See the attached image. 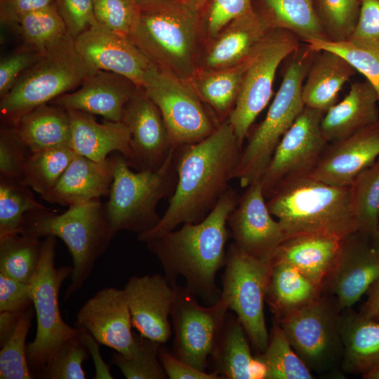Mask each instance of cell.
<instances>
[{
  "label": "cell",
  "instance_id": "23",
  "mask_svg": "<svg viewBox=\"0 0 379 379\" xmlns=\"http://www.w3.org/2000/svg\"><path fill=\"white\" fill-rule=\"evenodd\" d=\"M138 87L123 75L98 70L88 74L80 88L65 93L49 103L66 110L82 111L109 121H120L125 105Z\"/></svg>",
  "mask_w": 379,
  "mask_h": 379
},
{
  "label": "cell",
  "instance_id": "56",
  "mask_svg": "<svg viewBox=\"0 0 379 379\" xmlns=\"http://www.w3.org/2000/svg\"><path fill=\"white\" fill-rule=\"evenodd\" d=\"M366 294V300L361 305L359 312L379 321V278L369 287Z\"/></svg>",
  "mask_w": 379,
  "mask_h": 379
},
{
  "label": "cell",
  "instance_id": "52",
  "mask_svg": "<svg viewBox=\"0 0 379 379\" xmlns=\"http://www.w3.org/2000/svg\"><path fill=\"white\" fill-rule=\"evenodd\" d=\"M348 41L379 47V0H363L357 25Z\"/></svg>",
  "mask_w": 379,
  "mask_h": 379
},
{
  "label": "cell",
  "instance_id": "18",
  "mask_svg": "<svg viewBox=\"0 0 379 379\" xmlns=\"http://www.w3.org/2000/svg\"><path fill=\"white\" fill-rule=\"evenodd\" d=\"M378 278L379 248L371 235L356 232L344 238L324 291L333 295L343 310L356 304Z\"/></svg>",
  "mask_w": 379,
  "mask_h": 379
},
{
  "label": "cell",
  "instance_id": "37",
  "mask_svg": "<svg viewBox=\"0 0 379 379\" xmlns=\"http://www.w3.org/2000/svg\"><path fill=\"white\" fill-rule=\"evenodd\" d=\"M40 238L15 233L0 239V273L29 283L39 262Z\"/></svg>",
  "mask_w": 379,
  "mask_h": 379
},
{
  "label": "cell",
  "instance_id": "4",
  "mask_svg": "<svg viewBox=\"0 0 379 379\" xmlns=\"http://www.w3.org/2000/svg\"><path fill=\"white\" fill-rule=\"evenodd\" d=\"M266 201L285 239L307 233L344 239L357 232L350 186L331 185L308 175L279 185Z\"/></svg>",
  "mask_w": 379,
  "mask_h": 379
},
{
  "label": "cell",
  "instance_id": "1",
  "mask_svg": "<svg viewBox=\"0 0 379 379\" xmlns=\"http://www.w3.org/2000/svg\"><path fill=\"white\" fill-rule=\"evenodd\" d=\"M242 149L227 119L205 139L175 147L178 182L168 206L157 225L138 234V240L146 243L181 223L203 220L229 189Z\"/></svg>",
  "mask_w": 379,
  "mask_h": 379
},
{
  "label": "cell",
  "instance_id": "22",
  "mask_svg": "<svg viewBox=\"0 0 379 379\" xmlns=\"http://www.w3.org/2000/svg\"><path fill=\"white\" fill-rule=\"evenodd\" d=\"M378 157L379 121L329 142L309 176L331 185L349 187Z\"/></svg>",
  "mask_w": 379,
  "mask_h": 379
},
{
  "label": "cell",
  "instance_id": "34",
  "mask_svg": "<svg viewBox=\"0 0 379 379\" xmlns=\"http://www.w3.org/2000/svg\"><path fill=\"white\" fill-rule=\"evenodd\" d=\"M253 9L270 29H286L301 41L327 40L313 0H252Z\"/></svg>",
  "mask_w": 379,
  "mask_h": 379
},
{
  "label": "cell",
  "instance_id": "50",
  "mask_svg": "<svg viewBox=\"0 0 379 379\" xmlns=\"http://www.w3.org/2000/svg\"><path fill=\"white\" fill-rule=\"evenodd\" d=\"M41 52L23 44L0 61V98L7 94L17 79L41 57Z\"/></svg>",
  "mask_w": 379,
  "mask_h": 379
},
{
  "label": "cell",
  "instance_id": "31",
  "mask_svg": "<svg viewBox=\"0 0 379 379\" xmlns=\"http://www.w3.org/2000/svg\"><path fill=\"white\" fill-rule=\"evenodd\" d=\"M357 72L339 54L328 50L317 51L302 86L305 107L326 112L337 103L340 91Z\"/></svg>",
  "mask_w": 379,
  "mask_h": 379
},
{
  "label": "cell",
  "instance_id": "21",
  "mask_svg": "<svg viewBox=\"0 0 379 379\" xmlns=\"http://www.w3.org/2000/svg\"><path fill=\"white\" fill-rule=\"evenodd\" d=\"M176 285L159 274L129 278L124 289L133 327L141 335L162 344L169 340L168 317L176 298Z\"/></svg>",
  "mask_w": 379,
  "mask_h": 379
},
{
  "label": "cell",
  "instance_id": "33",
  "mask_svg": "<svg viewBox=\"0 0 379 379\" xmlns=\"http://www.w3.org/2000/svg\"><path fill=\"white\" fill-rule=\"evenodd\" d=\"M12 126L32 152L70 147L71 126L67 111L51 103L27 112Z\"/></svg>",
  "mask_w": 379,
  "mask_h": 379
},
{
  "label": "cell",
  "instance_id": "2",
  "mask_svg": "<svg viewBox=\"0 0 379 379\" xmlns=\"http://www.w3.org/2000/svg\"><path fill=\"white\" fill-rule=\"evenodd\" d=\"M240 196L229 188L214 208L198 223H184L146 242L147 249L159 260L171 284L182 277L185 288L197 298L211 305L221 298L215 276L225 267V246L231 237L227 218L237 206Z\"/></svg>",
  "mask_w": 379,
  "mask_h": 379
},
{
  "label": "cell",
  "instance_id": "39",
  "mask_svg": "<svg viewBox=\"0 0 379 379\" xmlns=\"http://www.w3.org/2000/svg\"><path fill=\"white\" fill-rule=\"evenodd\" d=\"M21 179L0 175V239L18 233L25 215L46 209Z\"/></svg>",
  "mask_w": 379,
  "mask_h": 379
},
{
  "label": "cell",
  "instance_id": "26",
  "mask_svg": "<svg viewBox=\"0 0 379 379\" xmlns=\"http://www.w3.org/2000/svg\"><path fill=\"white\" fill-rule=\"evenodd\" d=\"M113 176L112 156L95 161L77 154L55 187L41 198L50 204L69 206L108 197Z\"/></svg>",
  "mask_w": 379,
  "mask_h": 379
},
{
  "label": "cell",
  "instance_id": "6",
  "mask_svg": "<svg viewBox=\"0 0 379 379\" xmlns=\"http://www.w3.org/2000/svg\"><path fill=\"white\" fill-rule=\"evenodd\" d=\"M316 53L305 43L288 56L281 86L266 117L242 149L234 175L241 187L261 178L280 140L304 109L302 86Z\"/></svg>",
  "mask_w": 379,
  "mask_h": 379
},
{
  "label": "cell",
  "instance_id": "45",
  "mask_svg": "<svg viewBox=\"0 0 379 379\" xmlns=\"http://www.w3.org/2000/svg\"><path fill=\"white\" fill-rule=\"evenodd\" d=\"M315 51L328 50L347 60L364 74L377 92L379 100V47L362 45L346 40L330 41L313 39L307 42Z\"/></svg>",
  "mask_w": 379,
  "mask_h": 379
},
{
  "label": "cell",
  "instance_id": "61",
  "mask_svg": "<svg viewBox=\"0 0 379 379\" xmlns=\"http://www.w3.org/2000/svg\"><path fill=\"white\" fill-rule=\"evenodd\" d=\"M138 1H140V0H138Z\"/></svg>",
  "mask_w": 379,
  "mask_h": 379
},
{
  "label": "cell",
  "instance_id": "40",
  "mask_svg": "<svg viewBox=\"0 0 379 379\" xmlns=\"http://www.w3.org/2000/svg\"><path fill=\"white\" fill-rule=\"evenodd\" d=\"M350 187L357 232L372 237L379 222V157L356 177Z\"/></svg>",
  "mask_w": 379,
  "mask_h": 379
},
{
  "label": "cell",
  "instance_id": "35",
  "mask_svg": "<svg viewBox=\"0 0 379 379\" xmlns=\"http://www.w3.org/2000/svg\"><path fill=\"white\" fill-rule=\"evenodd\" d=\"M250 58L225 69L197 71L188 81L219 124L228 119L234 107Z\"/></svg>",
  "mask_w": 379,
  "mask_h": 379
},
{
  "label": "cell",
  "instance_id": "8",
  "mask_svg": "<svg viewBox=\"0 0 379 379\" xmlns=\"http://www.w3.org/2000/svg\"><path fill=\"white\" fill-rule=\"evenodd\" d=\"M175 149L155 171H132L120 153L112 156L114 176L105 206L114 237L122 230L139 234L159 222L157 204L172 196L178 182Z\"/></svg>",
  "mask_w": 379,
  "mask_h": 379
},
{
  "label": "cell",
  "instance_id": "9",
  "mask_svg": "<svg viewBox=\"0 0 379 379\" xmlns=\"http://www.w3.org/2000/svg\"><path fill=\"white\" fill-rule=\"evenodd\" d=\"M342 311L336 298L323 291L314 301L277 320L295 353L312 372L331 375L341 368Z\"/></svg>",
  "mask_w": 379,
  "mask_h": 379
},
{
  "label": "cell",
  "instance_id": "32",
  "mask_svg": "<svg viewBox=\"0 0 379 379\" xmlns=\"http://www.w3.org/2000/svg\"><path fill=\"white\" fill-rule=\"evenodd\" d=\"M323 291L321 286L295 267L271 260L265 302L276 320L314 301Z\"/></svg>",
  "mask_w": 379,
  "mask_h": 379
},
{
  "label": "cell",
  "instance_id": "11",
  "mask_svg": "<svg viewBox=\"0 0 379 379\" xmlns=\"http://www.w3.org/2000/svg\"><path fill=\"white\" fill-rule=\"evenodd\" d=\"M271 260L251 256L234 243L227 249L221 297L244 326L258 354L265 350L269 333L264 305Z\"/></svg>",
  "mask_w": 379,
  "mask_h": 379
},
{
  "label": "cell",
  "instance_id": "20",
  "mask_svg": "<svg viewBox=\"0 0 379 379\" xmlns=\"http://www.w3.org/2000/svg\"><path fill=\"white\" fill-rule=\"evenodd\" d=\"M76 324L100 345L126 359L131 357L134 332L124 289L107 287L98 291L78 311Z\"/></svg>",
  "mask_w": 379,
  "mask_h": 379
},
{
  "label": "cell",
  "instance_id": "14",
  "mask_svg": "<svg viewBox=\"0 0 379 379\" xmlns=\"http://www.w3.org/2000/svg\"><path fill=\"white\" fill-rule=\"evenodd\" d=\"M176 298L171 316L173 322L172 354L178 359L206 371L229 310L222 297L204 307L185 287L176 285Z\"/></svg>",
  "mask_w": 379,
  "mask_h": 379
},
{
  "label": "cell",
  "instance_id": "57",
  "mask_svg": "<svg viewBox=\"0 0 379 379\" xmlns=\"http://www.w3.org/2000/svg\"><path fill=\"white\" fill-rule=\"evenodd\" d=\"M22 314L11 312H0V347L11 338L16 328Z\"/></svg>",
  "mask_w": 379,
  "mask_h": 379
},
{
  "label": "cell",
  "instance_id": "3",
  "mask_svg": "<svg viewBox=\"0 0 379 379\" xmlns=\"http://www.w3.org/2000/svg\"><path fill=\"white\" fill-rule=\"evenodd\" d=\"M132 41L158 67L189 81L204 44L200 11L180 0H140Z\"/></svg>",
  "mask_w": 379,
  "mask_h": 379
},
{
  "label": "cell",
  "instance_id": "25",
  "mask_svg": "<svg viewBox=\"0 0 379 379\" xmlns=\"http://www.w3.org/2000/svg\"><path fill=\"white\" fill-rule=\"evenodd\" d=\"M343 239L317 233L294 235L279 244L271 260L295 267L324 290L325 281L340 256Z\"/></svg>",
  "mask_w": 379,
  "mask_h": 379
},
{
  "label": "cell",
  "instance_id": "53",
  "mask_svg": "<svg viewBox=\"0 0 379 379\" xmlns=\"http://www.w3.org/2000/svg\"><path fill=\"white\" fill-rule=\"evenodd\" d=\"M33 305L29 283L0 273V312L22 314Z\"/></svg>",
  "mask_w": 379,
  "mask_h": 379
},
{
  "label": "cell",
  "instance_id": "38",
  "mask_svg": "<svg viewBox=\"0 0 379 379\" xmlns=\"http://www.w3.org/2000/svg\"><path fill=\"white\" fill-rule=\"evenodd\" d=\"M76 155L69 146L31 152L22 180L42 197L55 187Z\"/></svg>",
  "mask_w": 379,
  "mask_h": 379
},
{
  "label": "cell",
  "instance_id": "13",
  "mask_svg": "<svg viewBox=\"0 0 379 379\" xmlns=\"http://www.w3.org/2000/svg\"><path fill=\"white\" fill-rule=\"evenodd\" d=\"M300 41L290 31L271 29L251 55L239 97L227 119L241 146L272 95L279 66L299 47Z\"/></svg>",
  "mask_w": 379,
  "mask_h": 379
},
{
  "label": "cell",
  "instance_id": "16",
  "mask_svg": "<svg viewBox=\"0 0 379 379\" xmlns=\"http://www.w3.org/2000/svg\"><path fill=\"white\" fill-rule=\"evenodd\" d=\"M121 121L131 133L128 166L138 172L159 169L175 147L159 107L142 86L125 105Z\"/></svg>",
  "mask_w": 379,
  "mask_h": 379
},
{
  "label": "cell",
  "instance_id": "7",
  "mask_svg": "<svg viewBox=\"0 0 379 379\" xmlns=\"http://www.w3.org/2000/svg\"><path fill=\"white\" fill-rule=\"evenodd\" d=\"M88 75L74 39L65 34L47 46L40 59L1 98V123L12 126L27 112L81 86Z\"/></svg>",
  "mask_w": 379,
  "mask_h": 379
},
{
  "label": "cell",
  "instance_id": "10",
  "mask_svg": "<svg viewBox=\"0 0 379 379\" xmlns=\"http://www.w3.org/2000/svg\"><path fill=\"white\" fill-rule=\"evenodd\" d=\"M56 237L48 236L41 241L39 262L30 282L33 306L36 315V332L27 345V359L30 370L41 372L59 348L77 335L79 327L73 328L62 318L59 293L63 281L71 275L72 267H55Z\"/></svg>",
  "mask_w": 379,
  "mask_h": 379
},
{
  "label": "cell",
  "instance_id": "59",
  "mask_svg": "<svg viewBox=\"0 0 379 379\" xmlns=\"http://www.w3.org/2000/svg\"><path fill=\"white\" fill-rule=\"evenodd\" d=\"M364 379H379V366L362 375Z\"/></svg>",
  "mask_w": 379,
  "mask_h": 379
},
{
  "label": "cell",
  "instance_id": "30",
  "mask_svg": "<svg viewBox=\"0 0 379 379\" xmlns=\"http://www.w3.org/2000/svg\"><path fill=\"white\" fill-rule=\"evenodd\" d=\"M340 333L342 371L363 375L379 366V321L347 308L342 311Z\"/></svg>",
  "mask_w": 379,
  "mask_h": 379
},
{
  "label": "cell",
  "instance_id": "29",
  "mask_svg": "<svg viewBox=\"0 0 379 379\" xmlns=\"http://www.w3.org/2000/svg\"><path fill=\"white\" fill-rule=\"evenodd\" d=\"M248 335L236 315L227 314L211 352L212 371L222 379L264 378L262 364L252 356Z\"/></svg>",
  "mask_w": 379,
  "mask_h": 379
},
{
  "label": "cell",
  "instance_id": "60",
  "mask_svg": "<svg viewBox=\"0 0 379 379\" xmlns=\"http://www.w3.org/2000/svg\"><path fill=\"white\" fill-rule=\"evenodd\" d=\"M372 239H373V241L375 246L378 248H379V222H378L377 231H376L375 234L373 236H372Z\"/></svg>",
  "mask_w": 379,
  "mask_h": 379
},
{
  "label": "cell",
  "instance_id": "42",
  "mask_svg": "<svg viewBox=\"0 0 379 379\" xmlns=\"http://www.w3.org/2000/svg\"><path fill=\"white\" fill-rule=\"evenodd\" d=\"M162 343L134 333L132 355L129 359L116 352L112 363L117 366L127 379L168 378L159 358Z\"/></svg>",
  "mask_w": 379,
  "mask_h": 379
},
{
  "label": "cell",
  "instance_id": "43",
  "mask_svg": "<svg viewBox=\"0 0 379 379\" xmlns=\"http://www.w3.org/2000/svg\"><path fill=\"white\" fill-rule=\"evenodd\" d=\"M363 0H313L327 41L349 39L359 19Z\"/></svg>",
  "mask_w": 379,
  "mask_h": 379
},
{
  "label": "cell",
  "instance_id": "48",
  "mask_svg": "<svg viewBox=\"0 0 379 379\" xmlns=\"http://www.w3.org/2000/svg\"><path fill=\"white\" fill-rule=\"evenodd\" d=\"M252 11V0H207L200 11L204 41L234 19Z\"/></svg>",
  "mask_w": 379,
  "mask_h": 379
},
{
  "label": "cell",
  "instance_id": "27",
  "mask_svg": "<svg viewBox=\"0 0 379 379\" xmlns=\"http://www.w3.org/2000/svg\"><path fill=\"white\" fill-rule=\"evenodd\" d=\"M71 126L70 147L74 152L95 161L105 160L118 152L126 160L131 157V133L122 121L105 119L98 123L94 115L79 110H67Z\"/></svg>",
  "mask_w": 379,
  "mask_h": 379
},
{
  "label": "cell",
  "instance_id": "51",
  "mask_svg": "<svg viewBox=\"0 0 379 379\" xmlns=\"http://www.w3.org/2000/svg\"><path fill=\"white\" fill-rule=\"evenodd\" d=\"M68 34L74 40L97 24L93 0H54Z\"/></svg>",
  "mask_w": 379,
  "mask_h": 379
},
{
  "label": "cell",
  "instance_id": "24",
  "mask_svg": "<svg viewBox=\"0 0 379 379\" xmlns=\"http://www.w3.org/2000/svg\"><path fill=\"white\" fill-rule=\"evenodd\" d=\"M270 30L253 9L234 19L204 41L197 71L225 69L244 62Z\"/></svg>",
  "mask_w": 379,
  "mask_h": 379
},
{
  "label": "cell",
  "instance_id": "28",
  "mask_svg": "<svg viewBox=\"0 0 379 379\" xmlns=\"http://www.w3.org/2000/svg\"><path fill=\"white\" fill-rule=\"evenodd\" d=\"M379 100L371 83L357 81L348 94L325 112L321 129L329 143L349 137L379 121Z\"/></svg>",
  "mask_w": 379,
  "mask_h": 379
},
{
  "label": "cell",
  "instance_id": "47",
  "mask_svg": "<svg viewBox=\"0 0 379 379\" xmlns=\"http://www.w3.org/2000/svg\"><path fill=\"white\" fill-rule=\"evenodd\" d=\"M93 4L95 18L99 24L130 37L139 20L138 0H93Z\"/></svg>",
  "mask_w": 379,
  "mask_h": 379
},
{
  "label": "cell",
  "instance_id": "12",
  "mask_svg": "<svg viewBox=\"0 0 379 379\" xmlns=\"http://www.w3.org/2000/svg\"><path fill=\"white\" fill-rule=\"evenodd\" d=\"M142 87L159 107L175 147L198 142L220 125L188 81L154 65Z\"/></svg>",
  "mask_w": 379,
  "mask_h": 379
},
{
  "label": "cell",
  "instance_id": "15",
  "mask_svg": "<svg viewBox=\"0 0 379 379\" xmlns=\"http://www.w3.org/2000/svg\"><path fill=\"white\" fill-rule=\"evenodd\" d=\"M324 114L305 107L284 134L260 178L266 199L279 185L313 171L328 144L321 129Z\"/></svg>",
  "mask_w": 379,
  "mask_h": 379
},
{
  "label": "cell",
  "instance_id": "44",
  "mask_svg": "<svg viewBox=\"0 0 379 379\" xmlns=\"http://www.w3.org/2000/svg\"><path fill=\"white\" fill-rule=\"evenodd\" d=\"M34 311V309L31 307L22 314L13 333L1 347V379L34 378L27 359L26 338L32 326Z\"/></svg>",
  "mask_w": 379,
  "mask_h": 379
},
{
  "label": "cell",
  "instance_id": "19",
  "mask_svg": "<svg viewBox=\"0 0 379 379\" xmlns=\"http://www.w3.org/2000/svg\"><path fill=\"white\" fill-rule=\"evenodd\" d=\"M74 43L88 74L109 71L142 86L147 72L154 65L129 37L98 22L79 36Z\"/></svg>",
  "mask_w": 379,
  "mask_h": 379
},
{
  "label": "cell",
  "instance_id": "36",
  "mask_svg": "<svg viewBox=\"0 0 379 379\" xmlns=\"http://www.w3.org/2000/svg\"><path fill=\"white\" fill-rule=\"evenodd\" d=\"M263 366L265 379H312L314 375L295 353L279 322L273 319L267 347L255 357Z\"/></svg>",
  "mask_w": 379,
  "mask_h": 379
},
{
  "label": "cell",
  "instance_id": "54",
  "mask_svg": "<svg viewBox=\"0 0 379 379\" xmlns=\"http://www.w3.org/2000/svg\"><path fill=\"white\" fill-rule=\"evenodd\" d=\"M159 358L170 379H222L213 372L199 371L175 357L161 345Z\"/></svg>",
  "mask_w": 379,
  "mask_h": 379
},
{
  "label": "cell",
  "instance_id": "55",
  "mask_svg": "<svg viewBox=\"0 0 379 379\" xmlns=\"http://www.w3.org/2000/svg\"><path fill=\"white\" fill-rule=\"evenodd\" d=\"M54 3V0H0L1 25L15 28L24 15Z\"/></svg>",
  "mask_w": 379,
  "mask_h": 379
},
{
  "label": "cell",
  "instance_id": "17",
  "mask_svg": "<svg viewBox=\"0 0 379 379\" xmlns=\"http://www.w3.org/2000/svg\"><path fill=\"white\" fill-rule=\"evenodd\" d=\"M234 243L256 258L271 260L285 239L281 227L269 211L260 179L251 182L240 196L227 218Z\"/></svg>",
  "mask_w": 379,
  "mask_h": 379
},
{
  "label": "cell",
  "instance_id": "46",
  "mask_svg": "<svg viewBox=\"0 0 379 379\" xmlns=\"http://www.w3.org/2000/svg\"><path fill=\"white\" fill-rule=\"evenodd\" d=\"M79 333L66 341L36 375L44 379H84L82 367L90 351Z\"/></svg>",
  "mask_w": 379,
  "mask_h": 379
},
{
  "label": "cell",
  "instance_id": "49",
  "mask_svg": "<svg viewBox=\"0 0 379 379\" xmlns=\"http://www.w3.org/2000/svg\"><path fill=\"white\" fill-rule=\"evenodd\" d=\"M31 152L12 126L3 124L1 126L0 175L22 180Z\"/></svg>",
  "mask_w": 379,
  "mask_h": 379
},
{
  "label": "cell",
  "instance_id": "5",
  "mask_svg": "<svg viewBox=\"0 0 379 379\" xmlns=\"http://www.w3.org/2000/svg\"><path fill=\"white\" fill-rule=\"evenodd\" d=\"M19 232L40 239L58 237L66 244L73 266L65 300L84 286L96 260L114 238L105 204L100 199L69 206L60 214L48 208L29 212L25 215Z\"/></svg>",
  "mask_w": 379,
  "mask_h": 379
},
{
  "label": "cell",
  "instance_id": "41",
  "mask_svg": "<svg viewBox=\"0 0 379 379\" xmlns=\"http://www.w3.org/2000/svg\"><path fill=\"white\" fill-rule=\"evenodd\" d=\"M15 29L22 36L24 44L41 52L68 34L55 2L24 15Z\"/></svg>",
  "mask_w": 379,
  "mask_h": 379
},
{
  "label": "cell",
  "instance_id": "58",
  "mask_svg": "<svg viewBox=\"0 0 379 379\" xmlns=\"http://www.w3.org/2000/svg\"><path fill=\"white\" fill-rule=\"evenodd\" d=\"M192 8L201 11L207 0H180Z\"/></svg>",
  "mask_w": 379,
  "mask_h": 379
}]
</instances>
